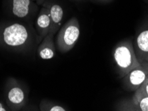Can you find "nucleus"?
Masks as SVG:
<instances>
[{
  "instance_id": "1",
  "label": "nucleus",
  "mask_w": 148,
  "mask_h": 111,
  "mask_svg": "<svg viewBox=\"0 0 148 111\" xmlns=\"http://www.w3.org/2000/svg\"><path fill=\"white\" fill-rule=\"evenodd\" d=\"M0 41L4 47L18 53H30L41 41L29 23L10 22L0 29Z\"/></svg>"
},
{
  "instance_id": "2",
  "label": "nucleus",
  "mask_w": 148,
  "mask_h": 111,
  "mask_svg": "<svg viewBox=\"0 0 148 111\" xmlns=\"http://www.w3.org/2000/svg\"><path fill=\"white\" fill-rule=\"evenodd\" d=\"M113 57L117 73L121 79L141 64L137 58L132 38L121 40L115 45L113 49Z\"/></svg>"
},
{
  "instance_id": "3",
  "label": "nucleus",
  "mask_w": 148,
  "mask_h": 111,
  "mask_svg": "<svg viewBox=\"0 0 148 111\" xmlns=\"http://www.w3.org/2000/svg\"><path fill=\"white\" fill-rule=\"evenodd\" d=\"M80 25L77 17H72L59 30L56 38V47L62 53L70 51L75 47L80 36Z\"/></svg>"
},
{
  "instance_id": "4",
  "label": "nucleus",
  "mask_w": 148,
  "mask_h": 111,
  "mask_svg": "<svg viewBox=\"0 0 148 111\" xmlns=\"http://www.w3.org/2000/svg\"><path fill=\"white\" fill-rule=\"evenodd\" d=\"M133 43L139 61L148 63V16L137 29Z\"/></svg>"
},
{
  "instance_id": "5",
  "label": "nucleus",
  "mask_w": 148,
  "mask_h": 111,
  "mask_svg": "<svg viewBox=\"0 0 148 111\" xmlns=\"http://www.w3.org/2000/svg\"><path fill=\"white\" fill-rule=\"evenodd\" d=\"M148 79V63H141L122 78L123 85L127 90L136 91L144 84Z\"/></svg>"
},
{
  "instance_id": "6",
  "label": "nucleus",
  "mask_w": 148,
  "mask_h": 111,
  "mask_svg": "<svg viewBox=\"0 0 148 111\" xmlns=\"http://www.w3.org/2000/svg\"><path fill=\"white\" fill-rule=\"evenodd\" d=\"M10 10L17 18L30 19L38 12V5L33 0H10Z\"/></svg>"
},
{
  "instance_id": "7",
  "label": "nucleus",
  "mask_w": 148,
  "mask_h": 111,
  "mask_svg": "<svg viewBox=\"0 0 148 111\" xmlns=\"http://www.w3.org/2000/svg\"><path fill=\"white\" fill-rule=\"evenodd\" d=\"M42 7L47 8L49 10L50 21L49 33L56 35L62 26L63 17H64V10L60 4L51 0H47L42 4Z\"/></svg>"
},
{
  "instance_id": "8",
  "label": "nucleus",
  "mask_w": 148,
  "mask_h": 111,
  "mask_svg": "<svg viewBox=\"0 0 148 111\" xmlns=\"http://www.w3.org/2000/svg\"><path fill=\"white\" fill-rule=\"evenodd\" d=\"M54 35L49 33L38 45L37 53L41 59L48 60L56 55V45L53 41Z\"/></svg>"
},
{
  "instance_id": "9",
  "label": "nucleus",
  "mask_w": 148,
  "mask_h": 111,
  "mask_svg": "<svg viewBox=\"0 0 148 111\" xmlns=\"http://www.w3.org/2000/svg\"><path fill=\"white\" fill-rule=\"evenodd\" d=\"M50 25H51V21H50L49 10L47 8L42 7L36 21V30L41 42L49 33Z\"/></svg>"
},
{
  "instance_id": "10",
  "label": "nucleus",
  "mask_w": 148,
  "mask_h": 111,
  "mask_svg": "<svg viewBox=\"0 0 148 111\" xmlns=\"http://www.w3.org/2000/svg\"><path fill=\"white\" fill-rule=\"evenodd\" d=\"M8 98L11 104L14 105H21L25 100V93L20 87L12 88L8 92Z\"/></svg>"
},
{
  "instance_id": "11",
  "label": "nucleus",
  "mask_w": 148,
  "mask_h": 111,
  "mask_svg": "<svg viewBox=\"0 0 148 111\" xmlns=\"http://www.w3.org/2000/svg\"><path fill=\"white\" fill-rule=\"evenodd\" d=\"M116 111H142L132 101V99H123L115 106Z\"/></svg>"
},
{
  "instance_id": "12",
  "label": "nucleus",
  "mask_w": 148,
  "mask_h": 111,
  "mask_svg": "<svg viewBox=\"0 0 148 111\" xmlns=\"http://www.w3.org/2000/svg\"><path fill=\"white\" fill-rule=\"evenodd\" d=\"M134 103L142 111H148V97H141L132 98Z\"/></svg>"
},
{
  "instance_id": "13",
  "label": "nucleus",
  "mask_w": 148,
  "mask_h": 111,
  "mask_svg": "<svg viewBox=\"0 0 148 111\" xmlns=\"http://www.w3.org/2000/svg\"><path fill=\"white\" fill-rule=\"evenodd\" d=\"M141 97H148V79L141 87L135 92L132 98H138Z\"/></svg>"
},
{
  "instance_id": "14",
  "label": "nucleus",
  "mask_w": 148,
  "mask_h": 111,
  "mask_svg": "<svg viewBox=\"0 0 148 111\" xmlns=\"http://www.w3.org/2000/svg\"><path fill=\"white\" fill-rule=\"evenodd\" d=\"M41 110L43 111H66L64 108L57 104H51L49 106V104H44L41 107Z\"/></svg>"
},
{
  "instance_id": "15",
  "label": "nucleus",
  "mask_w": 148,
  "mask_h": 111,
  "mask_svg": "<svg viewBox=\"0 0 148 111\" xmlns=\"http://www.w3.org/2000/svg\"><path fill=\"white\" fill-rule=\"evenodd\" d=\"M91 1L94 2H97V3H108L112 1V0H91Z\"/></svg>"
},
{
  "instance_id": "16",
  "label": "nucleus",
  "mask_w": 148,
  "mask_h": 111,
  "mask_svg": "<svg viewBox=\"0 0 148 111\" xmlns=\"http://www.w3.org/2000/svg\"><path fill=\"white\" fill-rule=\"evenodd\" d=\"M46 1H47V0H36V3L38 4V5H42V4Z\"/></svg>"
},
{
  "instance_id": "17",
  "label": "nucleus",
  "mask_w": 148,
  "mask_h": 111,
  "mask_svg": "<svg viewBox=\"0 0 148 111\" xmlns=\"http://www.w3.org/2000/svg\"><path fill=\"white\" fill-rule=\"evenodd\" d=\"M0 111H6L5 108H3V106L2 105L1 103H0Z\"/></svg>"
},
{
  "instance_id": "18",
  "label": "nucleus",
  "mask_w": 148,
  "mask_h": 111,
  "mask_svg": "<svg viewBox=\"0 0 148 111\" xmlns=\"http://www.w3.org/2000/svg\"><path fill=\"white\" fill-rule=\"evenodd\" d=\"M142 1L144 2V3H145L148 5V0H142Z\"/></svg>"
},
{
  "instance_id": "19",
  "label": "nucleus",
  "mask_w": 148,
  "mask_h": 111,
  "mask_svg": "<svg viewBox=\"0 0 148 111\" xmlns=\"http://www.w3.org/2000/svg\"><path fill=\"white\" fill-rule=\"evenodd\" d=\"M76 1H79V0H76Z\"/></svg>"
},
{
  "instance_id": "20",
  "label": "nucleus",
  "mask_w": 148,
  "mask_h": 111,
  "mask_svg": "<svg viewBox=\"0 0 148 111\" xmlns=\"http://www.w3.org/2000/svg\"><path fill=\"white\" fill-rule=\"evenodd\" d=\"M33 1H36V0H33Z\"/></svg>"
}]
</instances>
